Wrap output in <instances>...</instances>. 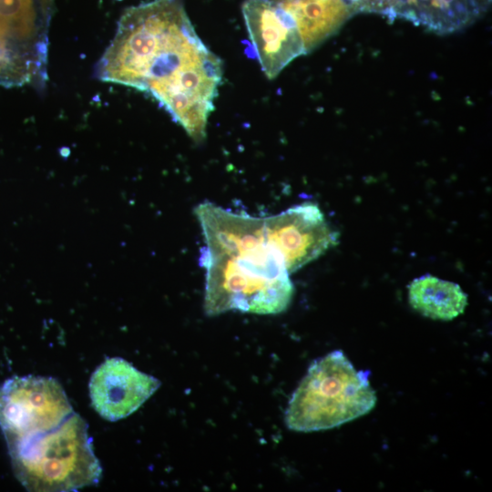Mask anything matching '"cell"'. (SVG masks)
<instances>
[{
	"mask_svg": "<svg viewBox=\"0 0 492 492\" xmlns=\"http://www.w3.org/2000/svg\"><path fill=\"white\" fill-rule=\"evenodd\" d=\"M98 77L149 93L195 142H201L222 63L198 36L181 0H154L121 16L100 59Z\"/></svg>",
	"mask_w": 492,
	"mask_h": 492,
	"instance_id": "1",
	"label": "cell"
},
{
	"mask_svg": "<svg viewBox=\"0 0 492 492\" xmlns=\"http://www.w3.org/2000/svg\"><path fill=\"white\" fill-rule=\"evenodd\" d=\"M206 270L204 312L209 316L228 311L276 314L285 311L293 285L277 251L259 245L231 252L202 249Z\"/></svg>",
	"mask_w": 492,
	"mask_h": 492,
	"instance_id": "2",
	"label": "cell"
},
{
	"mask_svg": "<svg viewBox=\"0 0 492 492\" xmlns=\"http://www.w3.org/2000/svg\"><path fill=\"white\" fill-rule=\"evenodd\" d=\"M369 374L357 371L340 350L314 360L289 401L287 427L298 432L327 430L368 414L377 400Z\"/></svg>",
	"mask_w": 492,
	"mask_h": 492,
	"instance_id": "3",
	"label": "cell"
},
{
	"mask_svg": "<svg viewBox=\"0 0 492 492\" xmlns=\"http://www.w3.org/2000/svg\"><path fill=\"white\" fill-rule=\"evenodd\" d=\"M7 446L14 472L29 491H75L101 478L87 424L76 413L51 431Z\"/></svg>",
	"mask_w": 492,
	"mask_h": 492,
	"instance_id": "4",
	"label": "cell"
},
{
	"mask_svg": "<svg viewBox=\"0 0 492 492\" xmlns=\"http://www.w3.org/2000/svg\"><path fill=\"white\" fill-rule=\"evenodd\" d=\"M73 413L55 378L13 376L0 386V428L7 445L51 431Z\"/></svg>",
	"mask_w": 492,
	"mask_h": 492,
	"instance_id": "5",
	"label": "cell"
},
{
	"mask_svg": "<svg viewBox=\"0 0 492 492\" xmlns=\"http://www.w3.org/2000/svg\"><path fill=\"white\" fill-rule=\"evenodd\" d=\"M267 243L284 261L289 273L316 260L338 241V234L319 207L304 202L264 218Z\"/></svg>",
	"mask_w": 492,
	"mask_h": 492,
	"instance_id": "6",
	"label": "cell"
},
{
	"mask_svg": "<svg viewBox=\"0 0 492 492\" xmlns=\"http://www.w3.org/2000/svg\"><path fill=\"white\" fill-rule=\"evenodd\" d=\"M242 14L254 56L269 79L305 54L294 22L273 0H246Z\"/></svg>",
	"mask_w": 492,
	"mask_h": 492,
	"instance_id": "7",
	"label": "cell"
},
{
	"mask_svg": "<svg viewBox=\"0 0 492 492\" xmlns=\"http://www.w3.org/2000/svg\"><path fill=\"white\" fill-rule=\"evenodd\" d=\"M160 382L119 357L106 359L93 373L89 394L94 409L108 421L125 418L138 410Z\"/></svg>",
	"mask_w": 492,
	"mask_h": 492,
	"instance_id": "8",
	"label": "cell"
},
{
	"mask_svg": "<svg viewBox=\"0 0 492 492\" xmlns=\"http://www.w3.org/2000/svg\"><path fill=\"white\" fill-rule=\"evenodd\" d=\"M296 26L305 54L334 35L356 12L348 0H273Z\"/></svg>",
	"mask_w": 492,
	"mask_h": 492,
	"instance_id": "9",
	"label": "cell"
},
{
	"mask_svg": "<svg viewBox=\"0 0 492 492\" xmlns=\"http://www.w3.org/2000/svg\"><path fill=\"white\" fill-rule=\"evenodd\" d=\"M482 0H394L389 17H402L436 33H451L477 18Z\"/></svg>",
	"mask_w": 492,
	"mask_h": 492,
	"instance_id": "10",
	"label": "cell"
},
{
	"mask_svg": "<svg viewBox=\"0 0 492 492\" xmlns=\"http://www.w3.org/2000/svg\"><path fill=\"white\" fill-rule=\"evenodd\" d=\"M408 299L421 314L444 321L457 317L467 305V295L458 284L432 275L415 279L408 288Z\"/></svg>",
	"mask_w": 492,
	"mask_h": 492,
	"instance_id": "11",
	"label": "cell"
},
{
	"mask_svg": "<svg viewBox=\"0 0 492 492\" xmlns=\"http://www.w3.org/2000/svg\"><path fill=\"white\" fill-rule=\"evenodd\" d=\"M46 49L22 43L0 25V83L18 85L41 70Z\"/></svg>",
	"mask_w": 492,
	"mask_h": 492,
	"instance_id": "12",
	"label": "cell"
},
{
	"mask_svg": "<svg viewBox=\"0 0 492 492\" xmlns=\"http://www.w3.org/2000/svg\"><path fill=\"white\" fill-rule=\"evenodd\" d=\"M0 25L16 40L31 44L36 35V14L32 0H0Z\"/></svg>",
	"mask_w": 492,
	"mask_h": 492,
	"instance_id": "13",
	"label": "cell"
}]
</instances>
